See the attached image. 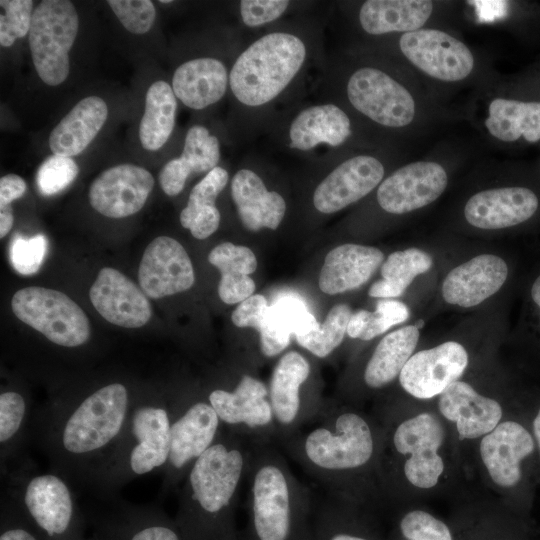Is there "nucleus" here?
Wrapping results in <instances>:
<instances>
[{
	"mask_svg": "<svg viewBox=\"0 0 540 540\" xmlns=\"http://www.w3.org/2000/svg\"><path fill=\"white\" fill-rule=\"evenodd\" d=\"M508 276L506 262L494 254H480L453 268L442 283V296L451 305L469 308L494 295Z\"/></svg>",
	"mask_w": 540,
	"mask_h": 540,
	"instance_id": "24",
	"label": "nucleus"
},
{
	"mask_svg": "<svg viewBox=\"0 0 540 540\" xmlns=\"http://www.w3.org/2000/svg\"><path fill=\"white\" fill-rule=\"evenodd\" d=\"M438 408L455 422L460 439H475L491 432L500 422L502 408L463 381L452 383L439 395Z\"/></svg>",
	"mask_w": 540,
	"mask_h": 540,
	"instance_id": "26",
	"label": "nucleus"
},
{
	"mask_svg": "<svg viewBox=\"0 0 540 540\" xmlns=\"http://www.w3.org/2000/svg\"><path fill=\"white\" fill-rule=\"evenodd\" d=\"M346 96L356 111L383 127H406L415 118L416 103L411 93L377 67L353 71L346 82Z\"/></svg>",
	"mask_w": 540,
	"mask_h": 540,
	"instance_id": "11",
	"label": "nucleus"
},
{
	"mask_svg": "<svg viewBox=\"0 0 540 540\" xmlns=\"http://www.w3.org/2000/svg\"><path fill=\"white\" fill-rule=\"evenodd\" d=\"M351 315V308L347 304H337L317 330L296 337V342L314 356L325 358L342 343Z\"/></svg>",
	"mask_w": 540,
	"mask_h": 540,
	"instance_id": "42",
	"label": "nucleus"
},
{
	"mask_svg": "<svg viewBox=\"0 0 540 540\" xmlns=\"http://www.w3.org/2000/svg\"><path fill=\"white\" fill-rule=\"evenodd\" d=\"M96 531L108 540H183L175 520L160 507L114 498L110 512L97 521Z\"/></svg>",
	"mask_w": 540,
	"mask_h": 540,
	"instance_id": "23",
	"label": "nucleus"
},
{
	"mask_svg": "<svg viewBox=\"0 0 540 540\" xmlns=\"http://www.w3.org/2000/svg\"><path fill=\"white\" fill-rule=\"evenodd\" d=\"M206 399L222 424L251 440L274 441V418L268 387L259 378L243 373L232 387H211Z\"/></svg>",
	"mask_w": 540,
	"mask_h": 540,
	"instance_id": "12",
	"label": "nucleus"
},
{
	"mask_svg": "<svg viewBox=\"0 0 540 540\" xmlns=\"http://www.w3.org/2000/svg\"><path fill=\"white\" fill-rule=\"evenodd\" d=\"M384 173V165L372 155L350 157L337 165L316 186L313 205L320 213L338 212L379 186Z\"/></svg>",
	"mask_w": 540,
	"mask_h": 540,
	"instance_id": "19",
	"label": "nucleus"
},
{
	"mask_svg": "<svg viewBox=\"0 0 540 540\" xmlns=\"http://www.w3.org/2000/svg\"><path fill=\"white\" fill-rule=\"evenodd\" d=\"M447 184L448 176L441 164L412 162L379 184L377 201L388 213L405 214L433 203L445 191Z\"/></svg>",
	"mask_w": 540,
	"mask_h": 540,
	"instance_id": "16",
	"label": "nucleus"
},
{
	"mask_svg": "<svg viewBox=\"0 0 540 540\" xmlns=\"http://www.w3.org/2000/svg\"><path fill=\"white\" fill-rule=\"evenodd\" d=\"M352 134L351 120L338 105L323 103L300 110L288 127L289 147L309 151L319 145L338 147Z\"/></svg>",
	"mask_w": 540,
	"mask_h": 540,
	"instance_id": "29",
	"label": "nucleus"
},
{
	"mask_svg": "<svg viewBox=\"0 0 540 540\" xmlns=\"http://www.w3.org/2000/svg\"><path fill=\"white\" fill-rule=\"evenodd\" d=\"M251 528L256 540H291L311 505V491L270 439H250L246 477Z\"/></svg>",
	"mask_w": 540,
	"mask_h": 540,
	"instance_id": "4",
	"label": "nucleus"
},
{
	"mask_svg": "<svg viewBox=\"0 0 540 540\" xmlns=\"http://www.w3.org/2000/svg\"><path fill=\"white\" fill-rule=\"evenodd\" d=\"M13 213L11 207L0 208V237H5L13 226Z\"/></svg>",
	"mask_w": 540,
	"mask_h": 540,
	"instance_id": "54",
	"label": "nucleus"
},
{
	"mask_svg": "<svg viewBox=\"0 0 540 540\" xmlns=\"http://www.w3.org/2000/svg\"><path fill=\"white\" fill-rule=\"evenodd\" d=\"M170 449L158 493L164 500L180 488L194 462L217 440L224 425L204 393L171 396Z\"/></svg>",
	"mask_w": 540,
	"mask_h": 540,
	"instance_id": "8",
	"label": "nucleus"
},
{
	"mask_svg": "<svg viewBox=\"0 0 540 540\" xmlns=\"http://www.w3.org/2000/svg\"><path fill=\"white\" fill-rule=\"evenodd\" d=\"M326 496H344L347 477L367 467L376 441L368 420L360 413L328 409L298 432L279 442Z\"/></svg>",
	"mask_w": 540,
	"mask_h": 540,
	"instance_id": "3",
	"label": "nucleus"
},
{
	"mask_svg": "<svg viewBox=\"0 0 540 540\" xmlns=\"http://www.w3.org/2000/svg\"><path fill=\"white\" fill-rule=\"evenodd\" d=\"M410 315L408 306L395 299H381L373 312L360 309L353 313L347 326V334L354 339L369 341L405 322Z\"/></svg>",
	"mask_w": 540,
	"mask_h": 540,
	"instance_id": "41",
	"label": "nucleus"
},
{
	"mask_svg": "<svg viewBox=\"0 0 540 540\" xmlns=\"http://www.w3.org/2000/svg\"><path fill=\"white\" fill-rule=\"evenodd\" d=\"M467 365L466 349L458 342L447 341L413 354L403 367L399 382L413 397L431 399L458 381Z\"/></svg>",
	"mask_w": 540,
	"mask_h": 540,
	"instance_id": "17",
	"label": "nucleus"
},
{
	"mask_svg": "<svg viewBox=\"0 0 540 540\" xmlns=\"http://www.w3.org/2000/svg\"><path fill=\"white\" fill-rule=\"evenodd\" d=\"M75 6L68 0H44L33 10L29 47L36 72L50 86L69 74V52L78 33Z\"/></svg>",
	"mask_w": 540,
	"mask_h": 540,
	"instance_id": "10",
	"label": "nucleus"
},
{
	"mask_svg": "<svg viewBox=\"0 0 540 540\" xmlns=\"http://www.w3.org/2000/svg\"><path fill=\"white\" fill-rule=\"evenodd\" d=\"M229 74L222 61L201 57L181 64L172 79L173 92L185 106L204 109L223 98Z\"/></svg>",
	"mask_w": 540,
	"mask_h": 540,
	"instance_id": "30",
	"label": "nucleus"
},
{
	"mask_svg": "<svg viewBox=\"0 0 540 540\" xmlns=\"http://www.w3.org/2000/svg\"><path fill=\"white\" fill-rule=\"evenodd\" d=\"M177 100L165 81L154 82L147 90L145 112L139 125V138L144 149L156 151L169 139L175 125Z\"/></svg>",
	"mask_w": 540,
	"mask_h": 540,
	"instance_id": "39",
	"label": "nucleus"
},
{
	"mask_svg": "<svg viewBox=\"0 0 540 540\" xmlns=\"http://www.w3.org/2000/svg\"><path fill=\"white\" fill-rule=\"evenodd\" d=\"M399 47L405 58L426 75L444 82H458L474 68L471 50L454 36L439 29L404 33Z\"/></svg>",
	"mask_w": 540,
	"mask_h": 540,
	"instance_id": "15",
	"label": "nucleus"
},
{
	"mask_svg": "<svg viewBox=\"0 0 540 540\" xmlns=\"http://www.w3.org/2000/svg\"><path fill=\"white\" fill-rule=\"evenodd\" d=\"M0 540H42L14 499L2 489Z\"/></svg>",
	"mask_w": 540,
	"mask_h": 540,
	"instance_id": "47",
	"label": "nucleus"
},
{
	"mask_svg": "<svg viewBox=\"0 0 540 540\" xmlns=\"http://www.w3.org/2000/svg\"><path fill=\"white\" fill-rule=\"evenodd\" d=\"M250 438L223 427L179 488L175 518L183 540H231V522L245 481Z\"/></svg>",
	"mask_w": 540,
	"mask_h": 540,
	"instance_id": "2",
	"label": "nucleus"
},
{
	"mask_svg": "<svg viewBox=\"0 0 540 540\" xmlns=\"http://www.w3.org/2000/svg\"><path fill=\"white\" fill-rule=\"evenodd\" d=\"M89 297L108 322L124 328H140L151 318L147 295L120 271L102 268L90 287Z\"/></svg>",
	"mask_w": 540,
	"mask_h": 540,
	"instance_id": "21",
	"label": "nucleus"
},
{
	"mask_svg": "<svg viewBox=\"0 0 540 540\" xmlns=\"http://www.w3.org/2000/svg\"><path fill=\"white\" fill-rule=\"evenodd\" d=\"M538 204L536 194L528 188H493L471 196L464 207V216L476 228L503 229L530 219Z\"/></svg>",
	"mask_w": 540,
	"mask_h": 540,
	"instance_id": "22",
	"label": "nucleus"
},
{
	"mask_svg": "<svg viewBox=\"0 0 540 540\" xmlns=\"http://www.w3.org/2000/svg\"><path fill=\"white\" fill-rule=\"evenodd\" d=\"M85 540H108L103 534L96 531L94 536Z\"/></svg>",
	"mask_w": 540,
	"mask_h": 540,
	"instance_id": "58",
	"label": "nucleus"
},
{
	"mask_svg": "<svg viewBox=\"0 0 540 540\" xmlns=\"http://www.w3.org/2000/svg\"><path fill=\"white\" fill-rule=\"evenodd\" d=\"M424 325V321L423 320H420L418 321V323L415 325L418 329H420L421 327H423Z\"/></svg>",
	"mask_w": 540,
	"mask_h": 540,
	"instance_id": "59",
	"label": "nucleus"
},
{
	"mask_svg": "<svg viewBox=\"0 0 540 540\" xmlns=\"http://www.w3.org/2000/svg\"><path fill=\"white\" fill-rule=\"evenodd\" d=\"M136 395L111 380L52 398L34 414L32 438L50 470L94 490L125 429Z\"/></svg>",
	"mask_w": 540,
	"mask_h": 540,
	"instance_id": "1",
	"label": "nucleus"
},
{
	"mask_svg": "<svg viewBox=\"0 0 540 540\" xmlns=\"http://www.w3.org/2000/svg\"><path fill=\"white\" fill-rule=\"evenodd\" d=\"M485 126L498 140L513 142L522 136L535 143L540 140V101L494 98L488 106Z\"/></svg>",
	"mask_w": 540,
	"mask_h": 540,
	"instance_id": "38",
	"label": "nucleus"
},
{
	"mask_svg": "<svg viewBox=\"0 0 540 540\" xmlns=\"http://www.w3.org/2000/svg\"><path fill=\"white\" fill-rule=\"evenodd\" d=\"M26 189L25 180L16 174H7L1 177L0 208L11 207V202L22 197Z\"/></svg>",
	"mask_w": 540,
	"mask_h": 540,
	"instance_id": "53",
	"label": "nucleus"
},
{
	"mask_svg": "<svg viewBox=\"0 0 540 540\" xmlns=\"http://www.w3.org/2000/svg\"><path fill=\"white\" fill-rule=\"evenodd\" d=\"M138 281L148 297L159 299L190 289L195 274L184 247L172 237L159 236L143 253Z\"/></svg>",
	"mask_w": 540,
	"mask_h": 540,
	"instance_id": "18",
	"label": "nucleus"
},
{
	"mask_svg": "<svg viewBox=\"0 0 540 540\" xmlns=\"http://www.w3.org/2000/svg\"><path fill=\"white\" fill-rule=\"evenodd\" d=\"M432 257L418 248L391 253L381 266L382 279L368 290L371 297L390 299L401 296L416 276L431 269Z\"/></svg>",
	"mask_w": 540,
	"mask_h": 540,
	"instance_id": "40",
	"label": "nucleus"
},
{
	"mask_svg": "<svg viewBox=\"0 0 540 540\" xmlns=\"http://www.w3.org/2000/svg\"><path fill=\"white\" fill-rule=\"evenodd\" d=\"M47 245V239L42 234L30 238L16 234L10 245L11 265L21 275L35 274L43 263Z\"/></svg>",
	"mask_w": 540,
	"mask_h": 540,
	"instance_id": "45",
	"label": "nucleus"
},
{
	"mask_svg": "<svg viewBox=\"0 0 540 540\" xmlns=\"http://www.w3.org/2000/svg\"><path fill=\"white\" fill-rule=\"evenodd\" d=\"M121 24L133 34H144L152 27L156 11L150 0H109Z\"/></svg>",
	"mask_w": 540,
	"mask_h": 540,
	"instance_id": "46",
	"label": "nucleus"
},
{
	"mask_svg": "<svg viewBox=\"0 0 540 540\" xmlns=\"http://www.w3.org/2000/svg\"><path fill=\"white\" fill-rule=\"evenodd\" d=\"M432 11L433 2L428 0H367L359 9L358 19L370 35L404 34L422 29Z\"/></svg>",
	"mask_w": 540,
	"mask_h": 540,
	"instance_id": "34",
	"label": "nucleus"
},
{
	"mask_svg": "<svg viewBox=\"0 0 540 540\" xmlns=\"http://www.w3.org/2000/svg\"><path fill=\"white\" fill-rule=\"evenodd\" d=\"M400 530L407 540H452L447 525L422 510L405 514L400 522Z\"/></svg>",
	"mask_w": 540,
	"mask_h": 540,
	"instance_id": "48",
	"label": "nucleus"
},
{
	"mask_svg": "<svg viewBox=\"0 0 540 540\" xmlns=\"http://www.w3.org/2000/svg\"><path fill=\"white\" fill-rule=\"evenodd\" d=\"M220 160V144L202 125L187 131L180 157L167 162L159 173V183L168 196L178 195L191 174L208 173Z\"/></svg>",
	"mask_w": 540,
	"mask_h": 540,
	"instance_id": "31",
	"label": "nucleus"
},
{
	"mask_svg": "<svg viewBox=\"0 0 540 540\" xmlns=\"http://www.w3.org/2000/svg\"><path fill=\"white\" fill-rule=\"evenodd\" d=\"M269 309L266 298L261 294H254L240 302L232 312L231 319L239 328L250 327L259 331Z\"/></svg>",
	"mask_w": 540,
	"mask_h": 540,
	"instance_id": "52",
	"label": "nucleus"
},
{
	"mask_svg": "<svg viewBox=\"0 0 540 540\" xmlns=\"http://www.w3.org/2000/svg\"><path fill=\"white\" fill-rule=\"evenodd\" d=\"M171 421V397L137 394L118 446L93 491L106 500L128 482L155 470L162 472L169 455Z\"/></svg>",
	"mask_w": 540,
	"mask_h": 540,
	"instance_id": "5",
	"label": "nucleus"
},
{
	"mask_svg": "<svg viewBox=\"0 0 540 540\" xmlns=\"http://www.w3.org/2000/svg\"><path fill=\"white\" fill-rule=\"evenodd\" d=\"M531 296H532L533 301L540 308V276L537 277V279L534 281L532 285Z\"/></svg>",
	"mask_w": 540,
	"mask_h": 540,
	"instance_id": "56",
	"label": "nucleus"
},
{
	"mask_svg": "<svg viewBox=\"0 0 540 540\" xmlns=\"http://www.w3.org/2000/svg\"><path fill=\"white\" fill-rule=\"evenodd\" d=\"M160 3H172L171 0H161Z\"/></svg>",
	"mask_w": 540,
	"mask_h": 540,
	"instance_id": "60",
	"label": "nucleus"
},
{
	"mask_svg": "<svg viewBox=\"0 0 540 540\" xmlns=\"http://www.w3.org/2000/svg\"><path fill=\"white\" fill-rule=\"evenodd\" d=\"M34 414L29 398L18 389L5 388L0 394V465L4 471L19 462L32 437Z\"/></svg>",
	"mask_w": 540,
	"mask_h": 540,
	"instance_id": "35",
	"label": "nucleus"
},
{
	"mask_svg": "<svg viewBox=\"0 0 540 540\" xmlns=\"http://www.w3.org/2000/svg\"><path fill=\"white\" fill-rule=\"evenodd\" d=\"M0 44L10 47L29 32L33 15L31 0H1Z\"/></svg>",
	"mask_w": 540,
	"mask_h": 540,
	"instance_id": "43",
	"label": "nucleus"
},
{
	"mask_svg": "<svg viewBox=\"0 0 540 540\" xmlns=\"http://www.w3.org/2000/svg\"><path fill=\"white\" fill-rule=\"evenodd\" d=\"M383 260V252L376 247L353 243L339 245L324 259L319 288L328 295L357 289L371 278Z\"/></svg>",
	"mask_w": 540,
	"mask_h": 540,
	"instance_id": "27",
	"label": "nucleus"
},
{
	"mask_svg": "<svg viewBox=\"0 0 540 540\" xmlns=\"http://www.w3.org/2000/svg\"><path fill=\"white\" fill-rule=\"evenodd\" d=\"M308 55L307 43L296 33L263 34L239 54L229 72L233 96L246 108L268 105L295 80Z\"/></svg>",
	"mask_w": 540,
	"mask_h": 540,
	"instance_id": "7",
	"label": "nucleus"
},
{
	"mask_svg": "<svg viewBox=\"0 0 540 540\" xmlns=\"http://www.w3.org/2000/svg\"><path fill=\"white\" fill-rule=\"evenodd\" d=\"M444 438V427L432 413H420L396 427L392 443L399 454L409 455L403 469L410 484L429 489L438 483L444 471L443 459L438 454Z\"/></svg>",
	"mask_w": 540,
	"mask_h": 540,
	"instance_id": "14",
	"label": "nucleus"
},
{
	"mask_svg": "<svg viewBox=\"0 0 540 540\" xmlns=\"http://www.w3.org/2000/svg\"><path fill=\"white\" fill-rule=\"evenodd\" d=\"M107 116L108 107L103 99L97 96L82 99L50 133L51 151L65 157L80 154L101 130Z\"/></svg>",
	"mask_w": 540,
	"mask_h": 540,
	"instance_id": "33",
	"label": "nucleus"
},
{
	"mask_svg": "<svg viewBox=\"0 0 540 540\" xmlns=\"http://www.w3.org/2000/svg\"><path fill=\"white\" fill-rule=\"evenodd\" d=\"M231 196L243 226L249 231L275 230L286 212V202L276 191H269L253 170H238L231 180Z\"/></svg>",
	"mask_w": 540,
	"mask_h": 540,
	"instance_id": "28",
	"label": "nucleus"
},
{
	"mask_svg": "<svg viewBox=\"0 0 540 540\" xmlns=\"http://www.w3.org/2000/svg\"><path fill=\"white\" fill-rule=\"evenodd\" d=\"M11 308L19 320L61 348L76 349L90 339L88 317L63 292L40 286L25 287L13 295Z\"/></svg>",
	"mask_w": 540,
	"mask_h": 540,
	"instance_id": "9",
	"label": "nucleus"
},
{
	"mask_svg": "<svg viewBox=\"0 0 540 540\" xmlns=\"http://www.w3.org/2000/svg\"><path fill=\"white\" fill-rule=\"evenodd\" d=\"M208 261L221 274L218 295L224 303H240L253 295L255 282L249 275L255 272L257 259L250 248L224 242L211 250Z\"/></svg>",
	"mask_w": 540,
	"mask_h": 540,
	"instance_id": "36",
	"label": "nucleus"
},
{
	"mask_svg": "<svg viewBox=\"0 0 540 540\" xmlns=\"http://www.w3.org/2000/svg\"><path fill=\"white\" fill-rule=\"evenodd\" d=\"M480 456L492 481L513 487L521 479V461L534 450L530 433L515 421L499 423L480 442Z\"/></svg>",
	"mask_w": 540,
	"mask_h": 540,
	"instance_id": "25",
	"label": "nucleus"
},
{
	"mask_svg": "<svg viewBox=\"0 0 540 540\" xmlns=\"http://www.w3.org/2000/svg\"><path fill=\"white\" fill-rule=\"evenodd\" d=\"M320 327L305 303L294 296H284L269 306L258 331L260 352L275 357L284 351L291 336H305Z\"/></svg>",
	"mask_w": 540,
	"mask_h": 540,
	"instance_id": "32",
	"label": "nucleus"
},
{
	"mask_svg": "<svg viewBox=\"0 0 540 540\" xmlns=\"http://www.w3.org/2000/svg\"><path fill=\"white\" fill-rule=\"evenodd\" d=\"M153 186L154 178L148 170L121 164L105 170L92 182L89 201L106 217L124 218L142 209Z\"/></svg>",
	"mask_w": 540,
	"mask_h": 540,
	"instance_id": "20",
	"label": "nucleus"
},
{
	"mask_svg": "<svg viewBox=\"0 0 540 540\" xmlns=\"http://www.w3.org/2000/svg\"><path fill=\"white\" fill-rule=\"evenodd\" d=\"M533 430L540 449V410L534 419Z\"/></svg>",
	"mask_w": 540,
	"mask_h": 540,
	"instance_id": "57",
	"label": "nucleus"
},
{
	"mask_svg": "<svg viewBox=\"0 0 540 540\" xmlns=\"http://www.w3.org/2000/svg\"><path fill=\"white\" fill-rule=\"evenodd\" d=\"M419 329L409 325L385 335L375 347L364 369L363 379L371 389L390 384L413 355Z\"/></svg>",
	"mask_w": 540,
	"mask_h": 540,
	"instance_id": "37",
	"label": "nucleus"
},
{
	"mask_svg": "<svg viewBox=\"0 0 540 540\" xmlns=\"http://www.w3.org/2000/svg\"><path fill=\"white\" fill-rule=\"evenodd\" d=\"M79 168L71 157L51 155L40 165L36 184L46 196L57 194L67 188L77 177Z\"/></svg>",
	"mask_w": 540,
	"mask_h": 540,
	"instance_id": "44",
	"label": "nucleus"
},
{
	"mask_svg": "<svg viewBox=\"0 0 540 540\" xmlns=\"http://www.w3.org/2000/svg\"><path fill=\"white\" fill-rule=\"evenodd\" d=\"M1 489L17 503L42 540H85L84 516L71 483L52 470L39 472L26 456L1 471Z\"/></svg>",
	"mask_w": 540,
	"mask_h": 540,
	"instance_id": "6",
	"label": "nucleus"
},
{
	"mask_svg": "<svg viewBox=\"0 0 540 540\" xmlns=\"http://www.w3.org/2000/svg\"><path fill=\"white\" fill-rule=\"evenodd\" d=\"M289 5L287 0H242L240 16L244 25L256 28L279 19Z\"/></svg>",
	"mask_w": 540,
	"mask_h": 540,
	"instance_id": "49",
	"label": "nucleus"
},
{
	"mask_svg": "<svg viewBox=\"0 0 540 540\" xmlns=\"http://www.w3.org/2000/svg\"><path fill=\"white\" fill-rule=\"evenodd\" d=\"M221 215L216 206L198 209L184 208L180 213L181 225L189 229L192 236L203 240L212 235L219 227Z\"/></svg>",
	"mask_w": 540,
	"mask_h": 540,
	"instance_id": "51",
	"label": "nucleus"
},
{
	"mask_svg": "<svg viewBox=\"0 0 540 540\" xmlns=\"http://www.w3.org/2000/svg\"><path fill=\"white\" fill-rule=\"evenodd\" d=\"M228 179V172L224 168L216 166L193 187L186 208L198 209L216 206L215 201L227 185Z\"/></svg>",
	"mask_w": 540,
	"mask_h": 540,
	"instance_id": "50",
	"label": "nucleus"
},
{
	"mask_svg": "<svg viewBox=\"0 0 540 540\" xmlns=\"http://www.w3.org/2000/svg\"><path fill=\"white\" fill-rule=\"evenodd\" d=\"M328 540H367V539L361 536H357V535H353V534H349L345 532H338V533L332 534L328 538Z\"/></svg>",
	"mask_w": 540,
	"mask_h": 540,
	"instance_id": "55",
	"label": "nucleus"
},
{
	"mask_svg": "<svg viewBox=\"0 0 540 540\" xmlns=\"http://www.w3.org/2000/svg\"><path fill=\"white\" fill-rule=\"evenodd\" d=\"M310 375L311 364L298 351H289L277 361L268 387L274 442L287 439L320 415L303 400L302 388Z\"/></svg>",
	"mask_w": 540,
	"mask_h": 540,
	"instance_id": "13",
	"label": "nucleus"
}]
</instances>
